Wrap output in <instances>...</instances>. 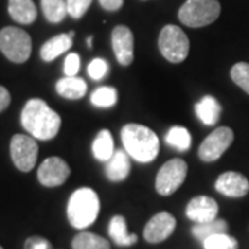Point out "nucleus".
I'll list each match as a JSON object with an SVG mask.
<instances>
[{
	"label": "nucleus",
	"mask_w": 249,
	"mask_h": 249,
	"mask_svg": "<svg viewBox=\"0 0 249 249\" xmlns=\"http://www.w3.org/2000/svg\"><path fill=\"white\" fill-rule=\"evenodd\" d=\"M21 124L37 140H52L61 127V118L40 98L29 100L21 112Z\"/></svg>",
	"instance_id": "1"
},
{
	"label": "nucleus",
	"mask_w": 249,
	"mask_h": 249,
	"mask_svg": "<svg viewBox=\"0 0 249 249\" xmlns=\"http://www.w3.org/2000/svg\"><path fill=\"white\" fill-rule=\"evenodd\" d=\"M124 151L140 163H150L160 154V139L150 127L137 124H124L121 132Z\"/></svg>",
	"instance_id": "2"
},
{
	"label": "nucleus",
	"mask_w": 249,
	"mask_h": 249,
	"mask_svg": "<svg viewBox=\"0 0 249 249\" xmlns=\"http://www.w3.org/2000/svg\"><path fill=\"white\" fill-rule=\"evenodd\" d=\"M100 212L97 193L89 187H82L72 193L67 205V216L73 229L83 230L91 226Z\"/></svg>",
	"instance_id": "3"
},
{
	"label": "nucleus",
	"mask_w": 249,
	"mask_h": 249,
	"mask_svg": "<svg viewBox=\"0 0 249 249\" xmlns=\"http://www.w3.org/2000/svg\"><path fill=\"white\" fill-rule=\"evenodd\" d=\"M220 16L219 0H187L178 10V19L190 28L206 27Z\"/></svg>",
	"instance_id": "4"
},
{
	"label": "nucleus",
	"mask_w": 249,
	"mask_h": 249,
	"mask_svg": "<svg viewBox=\"0 0 249 249\" xmlns=\"http://www.w3.org/2000/svg\"><path fill=\"white\" fill-rule=\"evenodd\" d=\"M0 52L10 61L25 62L32 52L31 36L21 28L6 27L0 31Z\"/></svg>",
	"instance_id": "5"
},
{
	"label": "nucleus",
	"mask_w": 249,
	"mask_h": 249,
	"mask_svg": "<svg viewBox=\"0 0 249 249\" xmlns=\"http://www.w3.org/2000/svg\"><path fill=\"white\" fill-rule=\"evenodd\" d=\"M160 54L173 64H180L187 58L190 52V40L181 28L166 25L162 28L158 39Z\"/></svg>",
	"instance_id": "6"
},
{
	"label": "nucleus",
	"mask_w": 249,
	"mask_h": 249,
	"mask_svg": "<svg viewBox=\"0 0 249 249\" xmlns=\"http://www.w3.org/2000/svg\"><path fill=\"white\" fill-rule=\"evenodd\" d=\"M186 160L173 158L162 165L155 178V190L163 196H172L184 183L187 176Z\"/></svg>",
	"instance_id": "7"
},
{
	"label": "nucleus",
	"mask_w": 249,
	"mask_h": 249,
	"mask_svg": "<svg viewBox=\"0 0 249 249\" xmlns=\"http://www.w3.org/2000/svg\"><path fill=\"white\" fill-rule=\"evenodd\" d=\"M39 147L35 137L27 134H16L10 142V154L16 168L21 172H31L36 165Z\"/></svg>",
	"instance_id": "8"
},
{
	"label": "nucleus",
	"mask_w": 249,
	"mask_h": 249,
	"mask_svg": "<svg viewBox=\"0 0 249 249\" xmlns=\"http://www.w3.org/2000/svg\"><path fill=\"white\" fill-rule=\"evenodd\" d=\"M234 142V133L229 126L216 127L198 148V157L204 162H213L222 157Z\"/></svg>",
	"instance_id": "9"
},
{
	"label": "nucleus",
	"mask_w": 249,
	"mask_h": 249,
	"mask_svg": "<svg viewBox=\"0 0 249 249\" xmlns=\"http://www.w3.org/2000/svg\"><path fill=\"white\" fill-rule=\"evenodd\" d=\"M71 175L68 163L58 157H52L42 162L37 169V178L45 187H58Z\"/></svg>",
	"instance_id": "10"
},
{
	"label": "nucleus",
	"mask_w": 249,
	"mask_h": 249,
	"mask_svg": "<svg viewBox=\"0 0 249 249\" xmlns=\"http://www.w3.org/2000/svg\"><path fill=\"white\" fill-rule=\"evenodd\" d=\"M176 229V219L169 212H160L152 216L144 227V238L150 244H160L169 238Z\"/></svg>",
	"instance_id": "11"
},
{
	"label": "nucleus",
	"mask_w": 249,
	"mask_h": 249,
	"mask_svg": "<svg viewBox=\"0 0 249 249\" xmlns=\"http://www.w3.org/2000/svg\"><path fill=\"white\" fill-rule=\"evenodd\" d=\"M112 49L118 62L121 65H130L133 61L134 39L132 31L124 25H118L114 28L111 35Z\"/></svg>",
	"instance_id": "12"
},
{
	"label": "nucleus",
	"mask_w": 249,
	"mask_h": 249,
	"mask_svg": "<svg viewBox=\"0 0 249 249\" xmlns=\"http://www.w3.org/2000/svg\"><path fill=\"white\" fill-rule=\"evenodd\" d=\"M219 205L213 198L206 196H199L193 198L187 205L186 214L190 220L198 223H208L217 219Z\"/></svg>",
	"instance_id": "13"
},
{
	"label": "nucleus",
	"mask_w": 249,
	"mask_h": 249,
	"mask_svg": "<svg viewBox=\"0 0 249 249\" xmlns=\"http://www.w3.org/2000/svg\"><path fill=\"white\" fill-rule=\"evenodd\" d=\"M214 188L223 196L241 198L248 194L249 181L248 178L238 172H224L216 180Z\"/></svg>",
	"instance_id": "14"
},
{
	"label": "nucleus",
	"mask_w": 249,
	"mask_h": 249,
	"mask_svg": "<svg viewBox=\"0 0 249 249\" xmlns=\"http://www.w3.org/2000/svg\"><path fill=\"white\" fill-rule=\"evenodd\" d=\"M132 169L130 157L124 150H115L111 160L106 162V176L108 180L118 183L124 181Z\"/></svg>",
	"instance_id": "15"
},
{
	"label": "nucleus",
	"mask_w": 249,
	"mask_h": 249,
	"mask_svg": "<svg viewBox=\"0 0 249 249\" xmlns=\"http://www.w3.org/2000/svg\"><path fill=\"white\" fill-rule=\"evenodd\" d=\"M196 114L205 126H213L222 115V106L213 96H204L196 104Z\"/></svg>",
	"instance_id": "16"
},
{
	"label": "nucleus",
	"mask_w": 249,
	"mask_h": 249,
	"mask_svg": "<svg viewBox=\"0 0 249 249\" xmlns=\"http://www.w3.org/2000/svg\"><path fill=\"white\" fill-rule=\"evenodd\" d=\"M9 14L18 24L29 25L37 17L35 3L32 0H9Z\"/></svg>",
	"instance_id": "17"
},
{
	"label": "nucleus",
	"mask_w": 249,
	"mask_h": 249,
	"mask_svg": "<svg viewBox=\"0 0 249 249\" xmlns=\"http://www.w3.org/2000/svg\"><path fill=\"white\" fill-rule=\"evenodd\" d=\"M55 90L61 97L68 100H79L85 97L88 91V83L78 76H65L57 82Z\"/></svg>",
	"instance_id": "18"
},
{
	"label": "nucleus",
	"mask_w": 249,
	"mask_h": 249,
	"mask_svg": "<svg viewBox=\"0 0 249 249\" xmlns=\"http://www.w3.org/2000/svg\"><path fill=\"white\" fill-rule=\"evenodd\" d=\"M72 46V37L70 34H61L49 39L45 45L40 49V57L46 62H50L55 60L58 55L70 50Z\"/></svg>",
	"instance_id": "19"
},
{
	"label": "nucleus",
	"mask_w": 249,
	"mask_h": 249,
	"mask_svg": "<svg viewBox=\"0 0 249 249\" xmlns=\"http://www.w3.org/2000/svg\"><path fill=\"white\" fill-rule=\"evenodd\" d=\"M108 234L118 247H132L137 242V235L127 232L126 220L121 214H116L111 219L108 226Z\"/></svg>",
	"instance_id": "20"
},
{
	"label": "nucleus",
	"mask_w": 249,
	"mask_h": 249,
	"mask_svg": "<svg viewBox=\"0 0 249 249\" xmlns=\"http://www.w3.org/2000/svg\"><path fill=\"white\" fill-rule=\"evenodd\" d=\"M91 152H93V157L100 162H107L111 160V157L115 152V144H114V139L109 133V130L104 129L98 132L94 142L91 144Z\"/></svg>",
	"instance_id": "21"
},
{
	"label": "nucleus",
	"mask_w": 249,
	"mask_h": 249,
	"mask_svg": "<svg viewBox=\"0 0 249 249\" xmlns=\"http://www.w3.org/2000/svg\"><path fill=\"white\" fill-rule=\"evenodd\" d=\"M72 249H111L109 242L97 234L82 231L72 240Z\"/></svg>",
	"instance_id": "22"
},
{
	"label": "nucleus",
	"mask_w": 249,
	"mask_h": 249,
	"mask_svg": "<svg viewBox=\"0 0 249 249\" xmlns=\"http://www.w3.org/2000/svg\"><path fill=\"white\" fill-rule=\"evenodd\" d=\"M229 230V224L223 219H214L212 222L208 223H198L196 224L191 232L196 237V240L204 241L209 237H212L214 234H220V232H227Z\"/></svg>",
	"instance_id": "23"
},
{
	"label": "nucleus",
	"mask_w": 249,
	"mask_h": 249,
	"mask_svg": "<svg viewBox=\"0 0 249 249\" xmlns=\"http://www.w3.org/2000/svg\"><path fill=\"white\" fill-rule=\"evenodd\" d=\"M165 142L178 151H187L191 147V134L184 126H173L166 133Z\"/></svg>",
	"instance_id": "24"
},
{
	"label": "nucleus",
	"mask_w": 249,
	"mask_h": 249,
	"mask_svg": "<svg viewBox=\"0 0 249 249\" xmlns=\"http://www.w3.org/2000/svg\"><path fill=\"white\" fill-rule=\"evenodd\" d=\"M42 10L49 22H61L68 14L67 0H42Z\"/></svg>",
	"instance_id": "25"
},
{
	"label": "nucleus",
	"mask_w": 249,
	"mask_h": 249,
	"mask_svg": "<svg viewBox=\"0 0 249 249\" xmlns=\"http://www.w3.org/2000/svg\"><path fill=\"white\" fill-rule=\"evenodd\" d=\"M90 101L94 107L98 108L114 107L118 101V91L115 88H111V86L98 88L91 93Z\"/></svg>",
	"instance_id": "26"
},
{
	"label": "nucleus",
	"mask_w": 249,
	"mask_h": 249,
	"mask_svg": "<svg viewBox=\"0 0 249 249\" xmlns=\"http://www.w3.org/2000/svg\"><path fill=\"white\" fill-rule=\"evenodd\" d=\"M204 249H238L237 240L227 232L214 234L212 237L202 241Z\"/></svg>",
	"instance_id": "27"
},
{
	"label": "nucleus",
	"mask_w": 249,
	"mask_h": 249,
	"mask_svg": "<svg viewBox=\"0 0 249 249\" xmlns=\"http://www.w3.org/2000/svg\"><path fill=\"white\" fill-rule=\"evenodd\" d=\"M232 82L240 86L241 89L249 94V64L248 62H237L231 68Z\"/></svg>",
	"instance_id": "28"
},
{
	"label": "nucleus",
	"mask_w": 249,
	"mask_h": 249,
	"mask_svg": "<svg viewBox=\"0 0 249 249\" xmlns=\"http://www.w3.org/2000/svg\"><path fill=\"white\" fill-rule=\"evenodd\" d=\"M108 70H109V65L104 58H94L88 65V73L93 80L104 79L108 73Z\"/></svg>",
	"instance_id": "29"
},
{
	"label": "nucleus",
	"mask_w": 249,
	"mask_h": 249,
	"mask_svg": "<svg viewBox=\"0 0 249 249\" xmlns=\"http://www.w3.org/2000/svg\"><path fill=\"white\" fill-rule=\"evenodd\" d=\"M93 0H67V9H68V14L75 19L82 18L86 11L89 10L90 4Z\"/></svg>",
	"instance_id": "30"
},
{
	"label": "nucleus",
	"mask_w": 249,
	"mask_h": 249,
	"mask_svg": "<svg viewBox=\"0 0 249 249\" xmlns=\"http://www.w3.org/2000/svg\"><path fill=\"white\" fill-rule=\"evenodd\" d=\"M80 70V57L79 54L70 53L64 61V72L65 76H76Z\"/></svg>",
	"instance_id": "31"
},
{
	"label": "nucleus",
	"mask_w": 249,
	"mask_h": 249,
	"mask_svg": "<svg viewBox=\"0 0 249 249\" xmlns=\"http://www.w3.org/2000/svg\"><path fill=\"white\" fill-rule=\"evenodd\" d=\"M24 249H54L52 242L49 240H46L43 237H39V235H34V237H29L25 241V245Z\"/></svg>",
	"instance_id": "32"
},
{
	"label": "nucleus",
	"mask_w": 249,
	"mask_h": 249,
	"mask_svg": "<svg viewBox=\"0 0 249 249\" xmlns=\"http://www.w3.org/2000/svg\"><path fill=\"white\" fill-rule=\"evenodd\" d=\"M101 7L107 11H116L122 7L124 4V0H98Z\"/></svg>",
	"instance_id": "33"
},
{
	"label": "nucleus",
	"mask_w": 249,
	"mask_h": 249,
	"mask_svg": "<svg viewBox=\"0 0 249 249\" xmlns=\"http://www.w3.org/2000/svg\"><path fill=\"white\" fill-rule=\"evenodd\" d=\"M10 101H11V97H10L9 90L0 86V112L9 107Z\"/></svg>",
	"instance_id": "34"
},
{
	"label": "nucleus",
	"mask_w": 249,
	"mask_h": 249,
	"mask_svg": "<svg viewBox=\"0 0 249 249\" xmlns=\"http://www.w3.org/2000/svg\"><path fill=\"white\" fill-rule=\"evenodd\" d=\"M86 45H88V47H90V49H91V46H93V36H89V37H88V40H86Z\"/></svg>",
	"instance_id": "35"
},
{
	"label": "nucleus",
	"mask_w": 249,
	"mask_h": 249,
	"mask_svg": "<svg viewBox=\"0 0 249 249\" xmlns=\"http://www.w3.org/2000/svg\"><path fill=\"white\" fill-rule=\"evenodd\" d=\"M70 36H71V37H73V36H75V32H73V31H71V32H70Z\"/></svg>",
	"instance_id": "36"
},
{
	"label": "nucleus",
	"mask_w": 249,
	"mask_h": 249,
	"mask_svg": "<svg viewBox=\"0 0 249 249\" xmlns=\"http://www.w3.org/2000/svg\"><path fill=\"white\" fill-rule=\"evenodd\" d=\"M0 249H3V248H1V247H0Z\"/></svg>",
	"instance_id": "37"
}]
</instances>
